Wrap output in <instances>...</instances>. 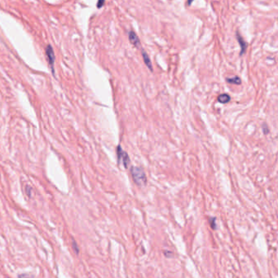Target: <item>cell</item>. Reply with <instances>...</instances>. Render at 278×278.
Wrapping results in <instances>:
<instances>
[{
  "label": "cell",
  "mask_w": 278,
  "mask_h": 278,
  "mask_svg": "<svg viewBox=\"0 0 278 278\" xmlns=\"http://www.w3.org/2000/svg\"><path fill=\"white\" fill-rule=\"evenodd\" d=\"M226 81L228 83H232V84L236 85H240L241 84V79L239 77H232V78H226Z\"/></svg>",
  "instance_id": "ba28073f"
},
{
  "label": "cell",
  "mask_w": 278,
  "mask_h": 278,
  "mask_svg": "<svg viewBox=\"0 0 278 278\" xmlns=\"http://www.w3.org/2000/svg\"><path fill=\"white\" fill-rule=\"evenodd\" d=\"M46 56H47V60H48V63H49L50 68L52 70V74L54 75L55 74V69H54V66H55V53H54V50L51 45H48L46 47Z\"/></svg>",
  "instance_id": "3957f363"
},
{
  "label": "cell",
  "mask_w": 278,
  "mask_h": 278,
  "mask_svg": "<svg viewBox=\"0 0 278 278\" xmlns=\"http://www.w3.org/2000/svg\"><path fill=\"white\" fill-rule=\"evenodd\" d=\"M231 101V97L228 94H221L218 96V101L221 104H227Z\"/></svg>",
  "instance_id": "8992f818"
},
{
  "label": "cell",
  "mask_w": 278,
  "mask_h": 278,
  "mask_svg": "<svg viewBox=\"0 0 278 278\" xmlns=\"http://www.w3.org/2000/svg\"><path fill=\"white\" fill-rule=\"evenodd\" d=\"M236 38H237V41H238L239 44L241 46V56H242L245 52L246 51V48H247V43L245 42V41H244V39L242 38L240 34L236 33Z\"/></svg>",
  "instance_id": "5b68a950"
},
{
  "label": "cell",
  "mask_w": 278,
  "mask_h": 278,
  "mask_svg": "<svg viewBox=\"0 0 278 278\" xmlns=\"http://www.w3.org/2000/svg\"><path fill=\"white\" fill-rule=\"evenodd\" d=\"M128 36L129 40H130L131 44L133 45L135 47L139 48L140 47V41L139 39V37L137 36V34L135 32H133V31H130L128 34Z\"/></svg>",
  "instance_id": "277c9868"
},
{
  "label": "cell",
  "mask_w": 278,
  "mask_h": 278,
  "mask_svg": "<svg viewBox=\"0 0 278 278\" xmlns=\"http://www.w3.org/2000/svg\"><path fill=\"white\" fill-rule=\"evenodd\" d=\"M142 56L143 59H144V61H145V65L148 66V68H149L150 70H153L152 68V62L150 61L149 56H148V54L145 52V51H142Z\"/></svg>",
  "instance_id": "52a82bcc"
},
{
  "label": "cell",
  "mask_w": 278,
  "mask_h": 278,
  "mask_svg": "<svg viewBox=\"0 0 278 278\" xmlns=\"http://www.w3.org/2000/svg\"><path fill=\"white\" fill-rule=\"evenodd\" d=\"M26 189H28V192H27V193H28V195L29 196H30V190H31V189L30 187H26Z\"/></svg>",
  "instance_id": "7c38bea8"
},
{
  "label": "cell",
  "mask_w": 278,
  "mask_h": 278,
  "mask_svg": "<svg viewBox=\"0 0 278 278\" xmlns=\"http://www.w3.org/2000/svg\"><path fill=\"white\" fill-rule=\"evenodd\" d=\"M193 0H187V4H188V6H190V5H191L192 2H193Z\"/></svg>",
  "instance_id": "4fadbf2b"
},
{
  "label": "cell",
  "mask_w": 278,
  "mask_h": 278,
  "mask_svg": "<svg viewBox=\"0 0 278 278\" xmlns=\"http://www.w3.org/2000/svg\"><path fill=\"white\" fill-rule=\"evenodd\" d=\"M131 173L134 182L136 183L138 186H143V185H146L147 178H146L145 171L141 167L133 166L131 169Z\"/></svg>",
  "instance_id": "6da1fadb"
},
{
  "label": "cell",
  "mask_w": 278,
  "mask_h": 278,
  "mask_svg": "<svg viewBox=\"0 0 278 278\" xmlns=\"http://www.w3.org/2000/svg\"><path fill=\"white\" fill-rule=\"evenodd\" d=\"M216 219L215 218H212L210 219V226H211V228L215 229L216 228Z\"/></svg>",
  "instance_id": "9c48e42d"
},
{
  "label": "cell",
  "mask_w": 278,
  "mask_h": 278,
  "mask_svg": "<svg viewBox=\"0 0 278 278\" xmlns=\"http://www.w3.org/2000/svg\"><path fill=\"white\" fill-rule=\"evenodd\" d=\"M104 4H105V0H98V2H97V8L100 9L101 7H103Z\"/></svg>",
  "instance_id": "8fae6325"
},
{
  "label": "cell",
  "mask_w": 278,
  "mask_h": 278,
  "mask_svg": "<svg viewBox=\"0 0 278 278\" xmlns=\"http://www.w3.org/2000/svg\"><path fill=\"white\" fill-rule=\"evenodd\" d=\"M117 155L118 163L121 164L125 169L127 168L130 164V157L120 146H117Z\"/></svg>",
  "instance_id": "7a4b0ae2"
},
{
  "label": "cell",
  "mask_w": 278,
  "mask_h": 278,
  "mask_svg": "<svg viewBox=\"0 0 278 278\" xmlns=\"http://www.w3.org/2000/svg\"><path fill=\"white\" fill-rule=\"evenodd\" d=\"M73 250H74L75 253H76V254L77 255L78 252H79V249L77 247V244H76V242H75V241L73 240Z\"/></svg>",
  "instance_id": "30bf717a"
}]
</instances>
